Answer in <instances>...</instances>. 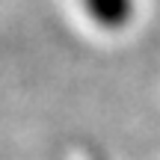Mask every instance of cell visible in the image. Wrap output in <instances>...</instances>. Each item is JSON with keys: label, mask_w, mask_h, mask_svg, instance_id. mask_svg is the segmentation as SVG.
<instances>
[{"label": "cell", "mask_w": 160, "mask_h": 160, "mask_svg": "<svg viewBox=\"0 0 160 160\" xmlns=\"http://www.w3.org/2000/svg\"><path fill=\"white\" fill-rule=\"evenodd\" d=\"M77 6L101 33H125L137 18V0H77Z\"/></svg>", "instance_id": "6da1fadb"}]
</instances>
